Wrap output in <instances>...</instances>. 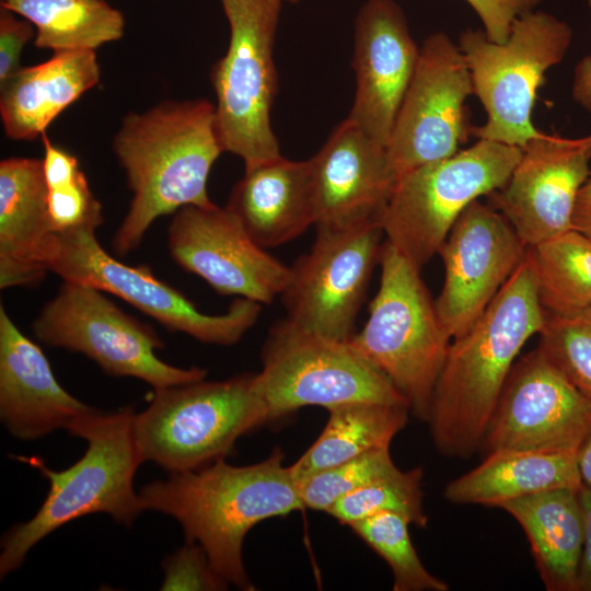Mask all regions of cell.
<instances>
[{"label":"cell","mask_w":591,"mask_h":591,"mask_svg":"<svg viewBox=\"0 0 591 591\" xmlns=\"http://www.w3.org/2000/svg\"><path fill=\"white\" fill-rule=\"evenodd\" d=\"M544 320L529 248L482 316L450 345L428 420L443 456L467 459L482 445L514 360Z\"/></svg>","instance_id":"cell-1"},{"label":"cell","mask_w":591,"mask_h":591,"mask_svg":"<svg viewBox=\"0 0 591 591\" xmlns=\"http://www.w3.org/2000/svg\"><path fill=\"white\" fill-rule=\"evenodd\" d=\"M143 510L164 513L183 529L186 542L202 547L229 583L253 590L243 563V543L257 523L303 509L298 483L283 453L235 466L219 459L194 471L170 473L138 493Z\"/></svg>","instance_id":"cell-2"},{"label":"cell","mask_w":591,"mask_h":591,"mask_svg":"<svg viewBox=\"0 0 591 591\" xmlns=\"http://www.w3.org/2000/svg\"><path fill=\"white\" fill-rule=\"evenodd\" d=\"M113 149L132 192L129 210L113 239L119 256L132 252L159 217L186 206L215 205L207 183L223 148L210 102L167 101L144 113H130Z\"/></svg>","instance_id":"cell-3"},{"label":"cell","mask_w":591,"mask_h":591,"mask_svg":"<svg viewBox=\"0 0 591 591\" xmlns=\"http://www.w3.org/2000/svg\"><path fill=\"white\" fill-rule=\"evenodd\" d=\"M135 413L131 406L92 413L74 433L88 442V448L66 470H53L38 456H14L37 470L49 488L33 518L13 525L3 535L1 578L18 570L44 537L76 519L102 512L116 523L134 524L143 511L132 485L138 466L143 463L134 437Z\"/></svg>","instance_id":"cell-4"},{"label":"cell","mask_w":591,"mask_h":591,"mask_svg":"<svg viewBox=\"0 0 591 591\" xmlns=\"http://www.w3.org/2000/svg\"><path fill=\"white\" fill-rule=\"evenodd\" d=\"M379 264L368 321L349 341L402 394L409 412L428 422L451 337L420 269L386 241Z\"/></svg>","instance_id":"cell-5"},{"label":"cell","mask_w":591,"mask_h":591,"mask_svg":"<svg viewBox=\"0 0 591 591\" xmlns=\"http://www.w3.org/2000/svg\"><path fill=\"white\" fill-rule=\"evenodd\" d=\"M264 424L255 374H243L154 390L147 408L135 413L134 437L142 462L186 472L224 459Z\"/></svg>","instance_id":"cell-6"},{"label":"cell","mask_w":591,"mask_h":591,"mask_svg":"<svg viewBox=\"0 0 591 591\" xmlns=\"http://www.w3.org/2000/svg\"><path fill=\"white\" fill-rule=\"evenodd\" d=\"M571 39L568 23L538 10L515 19L502 44L490 40L484 30L462 32L459 47L487 115L472 134L521 149L541 136L532 121L537 90L545 72L564 59Z\"/></svg>","instance_id":"cell-7"},{"label":"cell","mask_w":591,"mask_h":591,"mask_svg":"<svg viewBox=\"0 0 591 591\" xmlns=\"http://www.w3.org/2000/svg\"><path fill=\"white\" fill-rule=\"evenodd\" d=\"M521 155L520 147L479 139L450 158L405 173L379 220L385 241L421 269L439 253L464 209L500 189Z\"/></svg>","instance_id":"cell-8"},{"label":"cell","mask_w":591,"mask_h":591,"mask_svg":"<svg viewBox=\"0 0 591 591\" xmlns=\"http://www.w3.org/2000/svg\"><path fill=\"white\" fill-rule=\"evenodd\" d=\"M255 386L266 422L306 406L327 410L351 403L409 408L387 378L351 344L304 331L288 318L276 322L262 348Z\"/></svg>","instance_id":"cell-9"},{"label":"cell","mask_w":591,"mask_h":591,"mask_svg":"<svg viewBox=\"0 0 591 591\" xmlns=\"http://www.w3.org/2000/svg\"><path fill=\"white\" fill-rule=\"evenodd\" d=\"M230 25L225 55L213 66L215 120L224 152L245 169L281 157L270 123L277 93L274 42L281 0H221Z\"/></svg>","instance_id":"cell-10"},{"label":"cell","mask_w":591,"mask_h":591,"mask_svg":"<svg viewBox=\"0 0 591 591\" xmlns=\"http://www.w3.org/2000/svg\"><path fill=\"white\" fill-rule=\"evenodd\" d=\"M32 328L46 345L83 354L108 375L137 378L154 390L207 375L205 369L178 368L161 360L155 351L164 344L152 327L126 314L103 291L84 283L63 281Z\"/></svg>","instance_id":"cell-11"},{"label":"cell","mask_w":591,"mask_h":591,"mask_svg":"<svg viewBox=\"0 0 591 591\" xmlns=\"http://www.w3.org/2000/svg\"><path fill=\"white\" fill-rule=\"evenodd\" d=\"M94 228L59 234L51 271L63 281L94 287L119 297L170 331L213 345L230 346L257 322L262 304L236 298L223 314H206L183 293L158 279L146 266L125 265L99 243Z\"/></svg>","instance_id":"cell-12"},{"label":"cell","mask_w":591,"mask_h":591,"mask_svg":"<svg viewBox=\"0 0 591 591\" xmlns=\"http://www.w3.org/2000/svg\"><path fill=\"white\" fill-rule=\"evenodd\" d=\"M383 231L379 223L350 229L316 227L310 251L290 267L280 294L287 317L298 327L348 341L380 262Z\"/></svg>","instance_id":"cell-13"},{"label":"cell","mask_w":591,"mask_h":591,"mask_svg":"<svg viewBox=\"0 0 591 591\" xmlns=\"http://www.w3.org/2000/svg\"><path fill=\"white\" fill-rule=\"evenodd\" d=\"M472 94L459 45L443 32L428 36L385 147L398 178L459 151L467 138L465 102Z\"/></svg>","instance_id":"cell-14"},{"label":"cell","mask_w":591,"mask_h":591,"mask_svg":"<svg viewBox=\"0 0 591 591\" xmlns=\"http://www.w3.org/2000/svg\"><path fill=\"white\" fill-rule=\"evenodd\" d=\"M591 427V397L536 348L512 367L482 445L577 453Z\"/></svg>","instance_id":"cell-15"},{"label":"cell","mask_w":591,"mask_h":591,"mask_svg":"<svg viewBox=\"0 0 591 591\" xmlns=\"http://www.w3.org/2000/svg\"><path fill=\"white\" fill-rule=\"evenodd\" d=\"M528 251L491 205L477 199L464 209L438 253L444 281L434 305L451 339L476 323Z\"/></svg>","instance_id":"cell-16"},{"label":"cell","mask_w":591,"mask_h":591,"mask_svg":"<svg viewBox=\"0 0 591 591\" xmlns=\"http://www.w3.org/2000/svg\"><path fill=\"white\" fill-rule=\"evenodd\" d=\"M265 250L227 207H183L169 228V251L182 268L220 294L260 304L282 293L291 273Z\"/></svg>","instance_id":"cell-17"},{"label":"cell","mask_w":591,"mask_h":591,"mask_svg":"<svg viewBox=\"0 0 591 591\" xmlns=\"http://www.w3.org/2000/svg\"><path fill=\"white\" fill-rule=\"evenodd\" d=\"M591 134H542L522 148L507 183L488 195L528 247L572 229L577 195L590 175Z\"/></svg>","instance_id":"cell-18"},{"label":"cell","mask_w":591,"mask_h":591,"mask_svg":"<svg viewBox=\"0 0 591 591\" xmlns=\"http://www.w3.org/2000/svg\"><path fill=\"white\" fill-rule=\"evenodd\" d=\"M420 48L394 0H368L355 21L356 91L348 119L386 147Z\"/></svg>","instance_id":"cell-19"},{"label":"cell","mask_w":591,"mask_h":591,"mask_svg":"<svg viewBox=\"0 0 591 591\" xmlns=\"http://www.w3.org/2000/svg\"><path fill=\"white\" fill-rule=\"evenodd\" d=\"M310 162L315 227L379 223L398 179L384 146L346 118Z\"/></svg>","instance_id":"cell-20"},{"label":"cell","mask_w":591,"mask_h":591,"mask_svg":"<svg viewBox=\"0 0 591 591\" xmlns=\"http://www.w3.org/2000/svg\"><path fill=\"white\" fill-rule=\"evenodd\" d=\"M96 409L57 381L43 350L0 306V419L21 440L44 438L58 429L74 436Z\"/></svg>","instance_id":"cell-21"},{"label":"cell","mask_w":591,"mask_h":591,"mask_svg":"<svg viewBox=\"0 0 591 591\" xmlns=\"http://www.w3.org/2000/svg\"><path fill=\"white\" fill-rule=\"evenodd\" d=\"M59 234L50 224L43 160L0 163V287L32 286L51 269Z\"/></svg>","instance_id":"cell-22"},{"label":"cell","mask_w":591,"mask_h":591,"mask_svg":"<svg viewBox=\"0 0 591 591\" xmlns=\"http://www.w3.org/2000/svg\"><path fill=\"white\" fill-rule=\"evenodd\" d=\"M225 207L262 247L292 241L315 225L310 159L279 157L245 169Z\"/></svg>","instance_id":"cell-23"},{"label":"cell","mask_w":591,"mask_h":591,"mask_svg":"<svg viewBox=\"0 0 591 591\" xmlns=\"http://www.w3.org/2000/svg\"><path fill=\"white\" fill-rule=\"evenodd\" d=\"M94 50L54 53L45 62L21 67L0 84V114L7 136L33 140L100 81Z\"/></svg>","instance_id":"cell-24"},{"label":"cell","mask_w":591,"mask_h":591,"mask_svg":"<svg viewBox=\"0 0 591 591\" xmlns=\"http://www.w3.org/2000/svg\"><path fill=\"white\" fill-rule=\"evenodd\" d=\"M581 486L576 453L501 449L488 452L479 465L451 480L444 498L459 505L498 508L529 495Z\"/></svg>","instance_id":"cell-25"},{"label":"cell","mask_w":591,"mask_h":591,"mask_svg":"<svg viewBox=\"0 0 591 591\" xmlns=\"http://www.w3.org/2000/svg\"><path fill=\"white\" fill-rule=\"evenodd\" d=\"M579 489L558 488L501 503L520 524L540 577L548 591H578L583 547Z\"/></svg>","instance_id":"cell-26"},{"label":"cell","mask_w":591,"mask_h":591,"mask_svg":"<svg viewBox=\"0 0 591 591\" xmlns=\"http://www.w3.org/2000/svg\"><path fill=\"white\" fill-rule=\"evenodd\" d=\"M315 442L290 465L297 482L373 449L390 447L405 427L409 408L382 403H351L328 410Z\"/></svg>","instance_id":"cell-27"},{"label":"cell","mask_w":591,"mask_h":591,"mask_svg":"<svg viewBox=\"0 0 591 591\" xmlns=\"http://www.w3.org/2000/svg\"><path fill=\"white\" fill-rule=\"evenodd\" d=\"M1 7L31 22L35 46L54 53L95 50L124 34L123 14L105 0H1Z\"/></svg>","instance_id":"cell-28"},{"label":"cell","mask_w":591,"mask_h":591,"mask_svg":"<svg viewBox=\"0 0 591 591\" xmlns=\"http://www.w3.org/2000/svg\"><path fill=\"white\" fill-rule=\"evenodd\" d=\"M538 297L547 313L591 306V239L571 229L534 247Z\"/></svg>","instance_id":"cell-29"},{"label":"cell","mask_w":591,"mask_h":591,"mask_svg":"<svg viewBox=\"0 0 591 591\" xmlns=\"http://www.w3.org/2000/svg\"><path fill=\"white\" fill-rule=\"evenodd\" d=\"M42 139L47 209L53 230L61 234L81 228L97 229L103 223L102 206L91 192L78 159L55 146L46 134Z\"/></svg>","instance_id":"cell-30"},{"label":"cell","mask_w":591,"mask_h":591,"mask_svg":"<svg viewBox=\"0 0 591 591\" xmlns=\"http://www.w3.org/2000/svg\"><path fill=\"white\" fill-rule=\"evenodd\" d=\"M410 521L380 512L350 525L352 531L390 566L394 591H447L448 584L422 565L410 540Z\"/></svg>","instance_id":"cell-31"},{"label":"cell","mask_w":591,"mask_h":591,"mask_svg":"<svg viewBox=\"0 0 591 591\" xmlns=\"http://www.w3.org/2000/svg\"><path fill=\"white\" fill-rule=\"evenodd\" d=\"M422 475L420 467L406 472L399 470L341 497L326 513L350 526L380 512H394L412 524L425 528L428 517L422 507Z\"/></svg>","instance_id":"cell-32"},{"label":"cell","mask_w":591,"mask_h":591,"mask_svg":"<svg viewBox=\"0 0 591 591\" xmlns=\"http://www.w3.org/2000/svg\"><path fill=\"white\" fill-rule=\"evenodd\" d=\"M537 348L583 394L591 397V306L547 313Z\"/></svg>","instance_id":"cell-33"},{"label":"cell","mask_w":591,"mask_h":591,"mask_svg":"<svg viewBox=\"0 0 591 591\" xmlns=\"http://www.w3.org/2000/svg\"><path fill=\"white\" fill-rule=\"evenodd\" d=\"M397 471L390 447H382L297 483L304 508L327 512L341 497Z\"/></svg>","instance_id":"cell-34"},{"label":"cell","mask_w":591,"mask_h":591,"mask_svg":"<svg viewBox=\"0 0 591 591\" xmlns=\"http://www.w3.org/2000/svg\"><path fill=\"white\" fill-rule=\"evenodd\" d=\"M164 579L163 591L225 590L229 583L215 570L202 547L186 542L175 553L162 561Z\"/></svg>","instance_id":"cell-35"},{"label":"cell","mask_w":591,"mask_h":591,"mask_svg":"<svg viewBox=\"0 0 591 591\" xmlns=\"http://www.w3.org/2000/svg\"><path fill=\"white\" fill-rule=\"evenodd\" d=\"M483 23L487 37L505 43L515 19L535 10L543 0H465Z\"/></svg>","instance_id":"cell-36"},{"label":"cell","mask_w":591,"mask_h":591,"mask_svg":"<svg viewBox=\"0 0 591 591\" xmlns=\"http://www.w3.org/2000/svg\"><path fill=\"white\" fill-rule=\"evenodd\" d=\"M36 31L26 19L0 8V84L14 74L22 66L21 54L24 46L34 39Z\"/></svg>","instance_id":"cell-37"},{"label":"cell","mask_w":591,"mask_h":591,"mask_svg":"<svg viewBox=\"0 0 591 591\" xmlns=\"http://www.w3.org/2000/svg\"><path fill=\"white\" fill-rule=\"evenodd\" d=\"M583 514V547L578 575V591H591V489L583 485L578 490Z\"/></svg>","instance_id":"cell-38"},{"label":"cell","mask_w":591,"mask_h":591,"mask_svg":"<svg viewBox=\"0 0 591 591\" xmlns=\"http://www.w3.org/2000/svg\"><path fill=\"white\" fill-rule=\"evenodd\" d=\"M591 7V0H589ZM572 97L576 103L591 112V56H584L575 68Z\"/></svg>","instance_id":"cell-39"},{"label":"cell","mask_w":591,"mask_h":591,"mask_svg":"<svg viewBox=\"0 0 591 591\" xmlns=\"http://www.w3.org/2000/svg\"><path fill=\"white\" fill-rule=\"evenodd\" d=\"M572 229L591 239V173L577 195Z\"/></svg>","instance_id":"cell-40"},{"label":"cell","mask_w":591,"mask_h":591,"mask_svg":"<svg viewBox=\"0 0 591 591\" xmlns=\"http://www.w3.org/2000/svg\"><path fill=\"white\" fill-rule=\"evenodd\" d=\"M576 456L581 483L584 487L591 489V427L583 438Z\"/></svg>","instance_id":"cell-41"},{"label":"cell","mask_w":591,"mask_h":591,"mask_svg":"<svg viewBox=\"0 0 591 591\" xmlns=\"http://www.w3.org/2000/svg\"><path fill=\"white\" fill-rule=\"evenodd\" d=\"M281 1H282V2H283V1H287V2H291V3H296V2H298L299 0H281Z\"/></svg>","instance_id":"cell-42"}]
</instances>
